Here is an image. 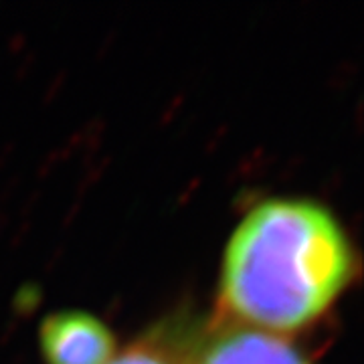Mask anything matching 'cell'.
I'll return each mask as SVG.
<instances>
[{"instance_id": "cell-3", "label": "cell", "mask_w": 364, "mask_h": 364, "mask_svg": "<svg viewBox=\"0 0 364 364\" xmlns=\"http://www.w3.org/2000/svg\"><path fill=\"white\" fill-rule=\"evenodd\" d=\"M200 364H310L287 340L267 332L237 328L215 338Z\"/></svg>"}, {"instance_id": "cell-4", "label": "cell", "mask_w": 364, "mask_h": 364, "mask_svg": "<svg viewBox=\"0 0 364 364\" xmlns=\"http://www.w3.org/2000/svg\"><path fill=\"white\" fill-rule=\"evenodd\" d=\"M109 364H174L170 363L168 358H162V356H158L154 352L150 350H130L126 352V354H122V356H117L114 358Z\"/></svg>"}, {"instance_id": "cell-2", "label": "cell", "mask_w": 364, "mask_h": 364, "mask_svg": "<svg viewBox=\"0 0 364 364\" xmlns=\"http://www.w3.org/2000/svg\"><path fill=\"white\" fill-rule=\"evenodd\" d=\"M41 352L47 364H109L116 336L93 314L53 312L41 322Z\"/></svg>"}, {"instance_id": "cell-1", "label": "cell", "mask_w": 364, "mask_h": 364, "mask_svg": "<svg viewBox=\"0 0 364 364\" xmlns=\"http://www.w3.org/2000/svg\"><path fill=\"white\" fill-rule=\"evenodd\" d=\"M352 272L348 235L328 208L310 198H267L227 243L221 299L245 322L291 332L316 322Z\"/></svg>"}]
</instances>
